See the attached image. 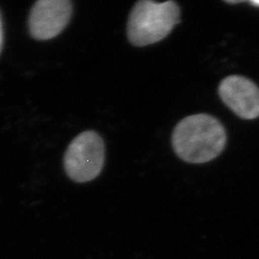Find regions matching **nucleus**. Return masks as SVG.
I'll list each match as a JSON object with an SVG mask.
<instances>
[{
	"instance_id": "nucleus-1",
	"label": "nucleus",
	"mask_w": 259,
	"mask_h": 259,
	"mask_svg": "<svg viewBox=\"0 0 259 259\" xmlns=\"http://www.w3.org/2000/svg\"><path fill=\"white\" fill-rule=\"evenodd\" d=\"M227 141L222 124L208 114L185 117L176 126L172 144L177 155L189 163H204L221 154Z\"/></svg>"
},
{
	"instance_id": "nucleus-2",
	"label": "nucleus",
	"mask_w": 259,
	"mask_h": 259,
	"mask_svg": "<svg viewBox=\"0 0 259 259\" xmlns=\"http://www.w3.org/2000/svg\"><path fill=\"white\" fill-rule=\"evenodd\" d=\"M180 14L174 1H139L131 11L128 20L127 34L131 44L146 47L162 40L180 22Z\"/></svg>"
},
{
	"instance_id": "nucleus-3",
	"label": "nucleus",
	"mask_w": 259,
	"mask_h": 259,
	"mask_svg": "<svg viewBox=\"0 0 259 259\" xmlns=\"http://www.w3.org/2000/svg\"><path fill=\"white\" fill-rule=\"evenodd\" d=\"M105 145L101 137L87 131L76 137L65 155V168L68 177L77 183H88L102 171Z\"/></svg>"
},
{
	"instance_id": "nucleus-4",
	"label": "nucleus",
	"mask_w": 259,
	"mask_h": 259,
	"mask_svg": "<svg viewBox=\"0 0 259 259\" xmlns=\"http://www.w3.org/2000/svg\"><path fill=\"white\" fill-rule=\"evenodd\" d=\"M72 3L68 0H40L35 3L29 17V30L37 40L57 37L68 24Z\"/></svg>"
},
{
	"instance_id": "nucleus-5",
	"label": "nucleus",
	"mask_w": 259,
	"mask_h": 259,
	"mask_svg": "<svg viewBox=\"0 0 259 259\" xmlns=\"http://www.w3.org/2000/svg\"><path fill=\"white\" fill-rule=\"evenodd\" d=\"M219 94L224 103L235 114L244 119L259 116V89L246 77L230 76L219 85Z\"/></svg>"
},
{
	"instance_id": "nucleus-6",
	"label": "nucleus",
	"mask_w": 259,
	"mask_h": 259,
	"mask_svg": "<svg viewBox=\"0 0 259 259\" xmlns=\"http://www.w3.org/2000/svg\"><path fill=\"white\" fill-rule=\"evenodd\" d=\"M2 46H3V28H2V20L0 17V52H1Z\"/></svg>"
},
{
	"instance_id": "nucleus-7",
	"label": "nucleus",
	"mask_w": 259,
	"mask_h": 259,
	"mask_svg": "<svg viewBox=\"0 0 259 259\" xmlns=\"http://www.w3.org/2000/svg\"><path fill=\"white\" fill-rule=\"evenodd\" d=\"M250 3H251L252 5H254V6L259 7V0H252V1H250Z\"/></svg>"
}]
</instances>
